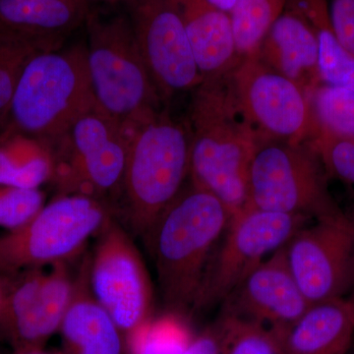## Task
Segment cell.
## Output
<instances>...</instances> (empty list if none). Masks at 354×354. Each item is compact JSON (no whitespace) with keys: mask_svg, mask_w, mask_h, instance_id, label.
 I'll list each match as a JSON object with an SVG mask.
<instances>
[{"mask_svg":"<svg viewBox=\"0 0 354 354\" xmlns=\"http://www.w3.org/2000/svg\"><path fill=\"white\" fill-rule=\"evenodd\" d=\"M232 72L203 80L193 91L186 123L190 180L215 195L234 218L247 207L249 167L259 138L235 95Z\"/></svg>","mask_w":354,"mask_h":354,"instance_id":"cell-1","label":"cell"},{"mask_svg":"<svg viewBox=\"0 0 354 354\" xmlns=\"http://www.w3.org/2000/svg\"><path fill=\"white\" fill-rule=\"evenodd\" d=\"M230 220L215 195L188 179L153 223L144 241L169 312L183 315L192 311L209 257Z\"/></svg>","mask_w":354,"mask_h":354,"instance_id":"cell-2","label":"cell"},{"mask_svg":"<svg viewBox=\"0 0 354 354\" xmlns=\"http://www.w3.org/2000/svg\"><path fill=\"white\" fill-rule=\"evenodd\" d=\"M128 155L114 214L130 234L145 239L189 179L187 123L162 109L127 134Z\"/></svg>","mask_w":354,"mask_h":354,"instance_id":"cell-3","label":"cell"},{"mask_svg":"<svg viewBox=\"0 0 354 354\" xmlns=\"http://www.w3.org/2000/svg\"><path fill=\"white\" fill-rule=\"evenodd\" d=\"M86 58L95 108L127 134L165 109L135 38L128 15L86 20Z\"/></svg>","mask_w":354,"mask_h":354,"instance_id":"cell-4","label":"cell"},{"mask_svg":"<svg viewBox=\"0 0 354 354\" xmlns=\"http://www.w3.org/2000/svg\"><path fill=\"white\" fill-rule=\"evenodd\" d=\"M94 106L85 44L41 51L23 69L3 127L50 144Z\"/></svg>","mask_w":354,"mask_h":354,"instance_id":"cell-5","label":"cell"},{"mask_svg":"<svg viewBox=\"0 0 354 354\" xmlns=\"http://www.w3.org/2000/svg\"><path fill=\"white\" fill-rule=\"evenodd\" d=\"M328 179L309 141L258 140L249 167L247 207L309 220L342 218L346 215L330 195Z\"/></svg>","mask_w":354,"mask_h":354,"instance_id":"cell-6","label":"cell"},{"mask_svg":"<svg viewBox=\"0 0 354 354\" xmlns=\"http://www.w3.org/2000/svg\"><path fill=\"white\" fill-rule=\"evenodd\" d=\"M113 218L106 200L57 194L24 227L0 236V272L13 274L70 263Z\"/></svg>","mask_w":354,"mask_h":354,"instance_id":"cell-7","label":"cell"},{"mask_svg":"<svg viewBox=\"0 0 354 354\" xmlns=\"http://www.w3.org/2000/svg\"><path fill=\"white\" fill-rule=\"evenodd\" d=\"M50 146L55 158L51 183L57 194L101 198L114 209L128 155V136L118 122L94 106Z\"/></svg>","mask_w":354,"mask_h":354,"instance_id":"cell-8","label":"cell"},{"mask_svg":"<svg viewBox=\"0 0 354 354\" xmlns=\"http://www.w3.org/2000/svg\"><path fill=\"white\" fill-rule=\"evenodd\" d=\"M308 221L249 207L232 218L221 246L209 257L192 311L223 304L256 266L285 245Z\"/></svg>","mask_w":354,"mask_h":354,"instance_id":"cell-9","label":"cell"},{"mask_svg":"<svg viewBox=\"0 0 354 354\" xmlns=\"http://www.w3.org/2000/svg\"><path fill=\"white\" fill-rule=\"evenodd\" d=\"M132 235L116 218L97 235L88 263V286L95 299L127 335L152 317L150 277Z\"/></svg>","mask_w":354,"mask_h":354,"instance_id":"cell-10","label":"cell"},{"mask_svg":"<svg viewBox=\"0 0 354 354\" xmlns=\"http://www.w3.org/2000/svg\"><path fill=\"white\" fill-rule=\"evenodd\" d=\"M232 80L242 111L259 140L304 143L315 134L309 95L257 55L242 59L232 72Z\"/></svg>","mask_w":354,"mask_h":354,"instance_id":"cell-11","label":"cell"},{"mask_svg":"<svg viewBox=\"0 0 354 354\" xmlns=\"http://www.w3.org/2000/svg\"><path fill=\"white\" fill-rule=\"evenodd\" d=\"M129 19L153 85L162 102L203 82L178 0H130Z\"/></svg>","mask_w":354,"mask_h":354,"instance_id":"cell-12","label":"cell"},{"mask_svg":"<svg viewBox=\"0 0 354 354\" xmlns=\"http://www.w3.org/2000/svg\"><path fill=\"white\" fill-rule=\"evenodd\" d=\"M69 263L12 274L0 319V335L15 351L43 348L59 332L75 292Z\"/></svg>","mask_w":354,"mask_h":354,"instance_id":"cell-13","label":"cell"},{"mask_svg":"<svg viewBox=\"0 0 354 354\" xmlns=\"http://www.w3.org/2000/svg\"><path fill=\"white\" fill-rule=\"evenodd\" d=\"M286 260L310 304L346 298L354 286V221L304 225L285 244Z\"/></svg>","mask_w":354,"mask_h":354,"instance_id":"cell-14","label":"cell"},{"mask_svg":"<svg viewBox=\"0 0 354 354\" xmlns=\"http://www.w3.org/2000/svg\"><path fill=\"white\" fill-rule=\"evenodd\" d=\"M310 305L290 271L283 245L242 279L223 302V312L277 329L295 322Z\"/></svg>","mask_w":354,"mask_h":354,"instance_id":"cell-15","label":"cell"},{"mask_svg":"<svg viewBox=\"0 0 354 354\" xmlns=\"http://www.w3.org/2000/svg\"><path fill=\"white\" fill-rule=\"evenodd\" d=\"M255 55L307 95L322 84L315 32L304 16L288 4Z\"/></svg>","mask_w":354,"mask_h":354,"instance_id":"cell-16","label":"cell"},{"mask_svg":"<svg viewBox=\"0 0 354 354\" xmlns=\"http://www.w3.org/2000/svg\"><path fill=\"white\" fill-rule=\"evenodd\" d=\"M272 330L283 354H346L354 335V311L346 298L316 302L295 322Z\"/></svg>","mask_w":354,"mask_h":354,"instance_id":"cell-17","label":"cell"},{"mask_svg":"<svg viewBox=\"0 0 354 354\" xmlns=\"http://www.w3.org/2000/svg\"><path fill=\"white\" fill-rule=\"evenodd\" d=\"M90 256L76 274L75 292L59 333L66 354H127L125 337L93 297L88 286Z\"/></svg>","mask_w":354,"mask_h":354,"instance_id":"cell-18","label":"cell"},{"mask_svg":"<svg viewBox=\"0 0 354 354\" xmlns=\"http://www.w3.org/2000/svg\"><path fill=\"white\" fill-rule=\"evenodd\" d=\"M193 57L203 80L234 71L241 64L228 13L205 0H178Z\"/></svg>","mask_w":354,"mask_h":354,"instance_id":"cell-19","label":"cell"},{"mask_svg":"<svg viewBox=\"0 0 354 354\" xmlns=\"http://www.w3.org/2000/svg\"><path fill=\"white\" fill-rule=\"evenodd\" d=\"M85 0H0V26L32 41L60 48L85 24Z\"/></svg>","mask_w":354,"mask_h":354,"instance_id":"cell-20","label":"cell"},{"mask_svg":"<svg viewBox=\"0 0 354 354\" xmlns=\"http://www.w3.org/2000/svg\"><path fill=\"white\" fill-rule=\"evenodd\" d=\"M55 174V158L46 142L3 127L0 130V184L41 189Z\"/></svg>","mask_w":354,"mask_h":354,"instance_id":"cell-21","label":"cell"},{"mask_svg":"<svg viewBox=\"0 0 354 354\" xmlns=\"http://www.w3.org/2000/svg\"><path fill=\"white\" fill-rule=\"evenodd\" d=\"M286 4L301 13L315 32L321 82L354 92V55L335 36L328 0H286Z\"/></svg>","mask_w":354,"mask_h":354,"instance_id":"cell-22","label":"cell"},{"mask_svg":"<svg viewBox=\"0 0 354 354\" xmlns=\"http://www.w3.org/2000/svg\"><path fill=\"white\" fill-rule=\"evenodd\" d=\"M194 337L183 315L169 312L153 318L125 335L127 354H184Z\"/></svg>","mask_w":354,"mask_h":354,"instance_id":"cell-23","label":"cell"},{"mask_svg":"<svg viewBox=\"0 0 354 354\" xmlns=\"http://www.w3.org/2000/svg\"><path fill=\"white\" fill-rule=\"evenodd\" d=\"M286 0H239L232 12L235 46L241 59L259 50L268 32L286 9Z\"/></svg>","mask_w":354,"mask_h":354,"instance_id":"cell-24","label":"cell"},{"mask_svg":"<svg viewBox=\"0 0 354 354\" xmlns=\"http://www.w3.org/2000/svg\"><path fill=\"white\" fill-rule=\"evenodd\" d=\"M57 50L32 41L0 26V130L6 123L14 91L23 69L41 51Z\"/></svg>","mask_w":354,"mask_h":354,"instance_id":"cell-25","label":"cell"},{"mask_svg":"<svg viewBox=\"0 0 354 354\" xmlns=\"http://www.w3.org/2000/svg\"><path fill=\"white\" fill-rule=\"evenodd\" d=\"M317 127L339 136L354 137V92L320 84L309 95Z\"/></svg>","mask_w":354,"mask_h":354,"instance_id":"cell-26","label":"cell"},{"mask_svg":"<svg viewBox=\"0 0 354 354\" xmlns=\"http://www.w3.org/2000/svg\"><path fill=\"white\" fill-rule=\"evenodd\" d=\"M221 354H283L276 333L263 324L221 312Z\"/></svg>","mask_w":354,"mask_h":354,"instance_id":"cell-27","label":"cell"},{"mask_svg":"<svg viewBox=\"0 0 354 354\" xmlns=\"http://www.w3.org/2000/svg\"><path fill=\"white\" fill-rule=\"evenodd\" d=\"M310 143L327 176L354 187V137L339 136L317 127Z\"/></svg>","mask_w":354,"mask_h":354,"instance_id":"cell-28","label":"cell"},{"mask_svg":"<svg viewBox=\"0 0 354 354\" xmlns=\"http://www.w3.org/2000/svg\"><path fill=\"white\" fill-rule=\"evenodd\" d=\"M46 205L41 189L0 184V227L7 232L24 227Z\"/></svg>","mask_w":354,"mask_h":354,"instance_id":"cell-29","label":"cell"},{"mask_svg":"<svg viewBox=\"0 0 354 354\" xmlns=\"http://www.w3.org/2000/svg\"><path fill=\"white\" fill-rule=\"evenodd\" d=\"M328 7L335 36L354 55V0H328Z\"/></svg>","mask_w":354,"mask_h":354,"instance_id":"cell-30","label":"cell"},{"mask_svg":"<svg viewBox=\"0 0 354 354\" xmlns=\"http://www.w3.org/2000/svg\"><path fill=\"white\" fill-rule=\"evenodd\" d=\"M223 327L218 318L213 325L206 328L194 337L189 348L184 354H221Z\"/></svg>","mask_w":354,"mask_h":354,"instance_id":"cell-31","label":"cell"},{"mask_svg":"<svg viewBox=\"0 0 354 354\" xmlns=\"http://www.w3.org/2000/svg\"><path fill=\"white\" fill-rule=\"evenodd\" d=\"M11 279H12V274H7L0 272V319H1L2 312H3Z\"/></svg>","mask_w":354,"mask_h":354,"instance_id":"cell-32","label":"cell"},{"mask_svg":"<svg viewBox=\"0 0 354 354\" xmlns=\"http://www.w3.org/2000/svg\"><path fill=\"white\" fill-rule=\"evenodd\" d=\"M209 6L230 14L239 0H205Z\"/></svg>","mask_w":354,"mask_h":354,"instance_id":"cell-33","label":"cell"},{"mask_svg":"<svg viewBox=\"0 0 354 354\" xmlns=\"http://www.w3.org/2000/svg\"><path fill=\"white\" fill-rule=\"evenodd\" d=\"M14 354H57V353H46V351H44L43 348H39V349H30V351H15V353H14Z\"/></svg>","mask_w":354,"mask_h":354,"instance_id":"cell-34","label":"cell"},{"mask_svg":"<svg viewBox=\"0 0 354 354\" xmlns=\"http://www.w3.org/2000/svg\"><path fill=\"white\" fill-rule=\"evenodd\" d=\"M346 298L348 299L349 304L351 305V307H353L354 311V286L353 290H351V292H349V295Z\"/></svg>","mask_w":354,"mask_h":354,"instance_id":"cell-35","label":"cell"},{"mask_svg":"<svg viewBox=\"0 0 354 354\" xmlns=\"http://www.w3.org/2000/svg\"><path fill=\"white\" fill-rule=\"evenodd\" d=\"M351 354H354V353H351Z\"/></svg>","mask_w":354,"mask_h":354,"instance_id":"cell-36","label":"cell"}]
</instances>
